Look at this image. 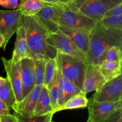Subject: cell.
I'll use <instances>...</instances> for the list:
<instances>
[{"label": "cell", "instance_id": "1", "mask_svg": "<svg viewBox=\"0 0 122 122\" xmlns=\"http://www.w3.org/2000/svg\"><path fill=\"white\" fill-rule=\"evenodd\" d=\"M113 46L122 48V29L105 28L97 22L89 32V50L86 56V64L99 65L102 56Z\"/></svg>", "mask_w": 122, "mask_h": 122}, {"label": "cell", "instance_id": "2", "mask_svg": "<svg viewBox=\"0 0 122 122\" xmlns=\"http://www.w3.org/2000/svg\"><path fill=\"white\" fill-rule=\"evenodd\" d=\"M23 23L30 58L33 60L55 58L57 50L46 43V37L49 32L36 17L24 16Z\"/></svg>", "mask_w": 122, "mask_h": 122}, {"label": "cell", "instance_id": "3", "mask_svg": "<svg viewBox=\"0 0 122 122\" xmlns=\"http://www.w3.org/2000/svg\"><path fill=\"white\" fill-rule=\"evenodd\" d=\"M57 67L62 76L82 89L86 62L77 57L63 54L57 51Z\"/></svg>", "mask_w": 122, "mask_h": 122}, {"label": "cell", "instance_id": "4", "mask_svg": "<svg viewBox=\"0 0 122 122\" xmlns=\"http://www.w3.org/2000/svg\"><path fill=\"white\" fill-rule=\"evenodd\" d=\"M87 122H105L113 113L122 110V100L117 101L97 102L88 101Z\"/></svg>", "mask_w": 122, "mask_h": 122}, {"label": "cell", "instance_id": "5", "mask_svg": "<svg viewBox=\"0 0 122 122\" xmlns=\"http://www.w3.org/2000/svg\"><path fill=\"white\" fill-rule=\"evenodd\" d=\"M46 43L60 53L75 56L86 61V55L67 35L60 30L54 33H49L46 37Z\"/></svg>", "mask_w": 122, "mask_h": 122}, {"label": "cell", "instance_id": "6", "mask_svg": "<svg viewBox=\"0 0 122 122\" xmlns=\"http://www.w3.org/2000/svg\"><path fill=\"white\" fill-rule=\"evenodd\" d=\"M96 23V21L79 11L62 8L59 17L60 26L90 32Z\"/></svg>", "mask_w": 122, "mask_h": 122}, {"label": "cell", "instance_id": "7", "mask_svg": "<svg viewBox=\"0 0 122 122\" xmlns=\"http://www.w3.org/2000/svg\"><path fill=\"white\" fill-rule=\"evenodd\" d=\"M23 15L19 8L13 10H0V33L5 38L3 50L13 35L16 32L18 27L22 23Z\"/></svg>", "mask_w": 122, "mask_h": 122}, {"label": "cell", "instance_id": "8", "mask_svg": "<svg viewBox=\"0 0 122 122\" xmlns=\"http://www.w3.org/2000/svg\"><path fill=\"white\" fill-rule=\"evenodd\" d=\"M62 8L58 4L46 3L35 16L49 33L59 30V17Z\"/></svg>", "mask_w": 122, "mask_h": 122}, {"label": "cell", "instance_id": "9", "mask_svg": "<svg viewBox=\"0 0 122 122\" xmlns=\"http://www.w3.org/2000/svg\"><path fill=\"white\" fill-rule=\"evenodd\" d=\"M91 100L97 102L122 100V75L106 82L95 91Z\"/></svg>", "mask_w": 122, "mask_h": 122}, {"label": "cell", "instance_id": "10", "mask_svg": "<svg viewBox=\"0 0 122 122\" xmlns=\"http://www.w3.org/2000/svg\"><path fill=\"white\" fill-rule=\"evenodd\" d=\"M120 3L122 0H86L79 11L97 22L108 10Z\"/></svg>", "mask_w": 122, "mask_h": 122}, {"label": "cell", "instance_id": "11", "mask_svg": "<svg viewBox=\"0 0 122 122\" xmlns=\"http://www.w3.org/2000/svg\"><path fill=\"white\" fill-rule=\"evenodd\" d=\"M42 85H36L32 91L19 102H14L11 106L14 114L17 117H28L32 114Z\"/></svg>", "mask_w": 122, "mask_h": 122}, {"label": "cell", "instance_id": "12", "mask_svg": "<svg viewBox=\"0 0 122 122\" xmlns=\"http://www.w3.org/2000/svg\"><path fill=\"white\" fill-rule=\"evenodd\" d=\"M5 71L7 74L6 78L9 81L15 97V102H19L22 100V85L20 72L19 63H13L11 60H7L4 57L1 58Z\"/></svg>", "mask_w": 122, "mask_h": 122}, {"label": "cell", "instance_id": "13", "mask_svg": "<svg viewBox=\"0 0 122 122\" xmlns=\"http://www.w3.org/2000/svg\"><path fill=\"white\" fill-rule=\"evenodd\" d=\"M106 82L99 68V65L87 64L81 92L86 95L96 91Z\"/></svg>", "mask_w": 122, "mask_h": 122}, {"label": "cell", "instance_id": "14", "mask_svg": "<svg viewBox=\"0 0 122 122\" xmlns=\"http://www.w3.org/2000/svg\"><path fill=\"white\" fill-rule=\"evenodd\" d=\"M15 33L16 38L14 44V48L12 54V57L10 59L14 64L19 63L21 60L25 58H30L26 38V29L23 23V18L22 23L18 27Z\"/></svg>", "mask_w": 122, "mask_h": 122}, {"label": "cell", "instance_id": "15", "mask_svg": "<svg viewBox=\"0 0 122 122\" xmlns=\"http://www.w3.org/2000/svg\"><path fill=\"white\" fill-rule=\"evenodd\" d=\"M33 61L32 58H25L19 62L20 72L22 85V99L24 98L35 86L33 77Z\"/></svg>", "mask_w": 122, "mask_h": 122}, {"label": "cell", "instance_id": "16", "mask_svg": "<svg viewBox=\"0 0 122 122\" xmlns=\"http://www.w3.org/2000/svg\"><path fill=\"white\" fill-rule=\"evenodd\" d=\"M59 30L67 35L77 48L86 56L89 50V32L60 26Z\"/></svg>", "mask_w": 122, "mask_h": 122}, {"label": "cell", "instance_id": "17", "mask_svg": "<svg viewBox=\"0 0 122 122\" xmlns=\"http://www.w3.org/2000/svg\"><path fill=\"white\" fill-rule=\"evenodd\" d=\"M49 113H52L53 114L50 93L47 87L43 85L41 92L31 116L42 115Z\"/></svg>", "mask_w": 122, "mask_h": 122}, {"label": "cell", "instance_id": "18", "mask_svg": "<svg viewBox=\"0 0 122 122\" xmlns=\"http://www.w3.org/2000/svg\"><path fill=\"white\" fill-rule=\"evenodd\" d=\"M58 83H59L60 89L61 93V98L60 102V106H61L67 100L76 94L82 92L81 91L74 85L72 82L68 81L62 76L60 71L58 69Z\"/></svg>", "mask_w": 122, "mask_h": 122}, {"label": "cell", "instance_id": "19", "mask_svg": "<svg viewBox=\"0 0 122 122\" xmlns=\"http://www.w3.org/2000/svg\"><path fill=\"white\" fill-rule=\"evenodd\" d=\"M122 63L116 61L104 60L99 64V68L106 82L122 74Z\"/></svg>", "mask_w": 122, "mask_h": 122}, {"label": "cell", "instance_id": "20", "mask_svg": "<svg viewBox=\"0 0 122 122\" xmlns=\"http://www.w3.org/2000/svg\"><path fill=\"white\" fill-rule=\"evenodd\" d=\"M88 99L86 98V94L83 92H80L67 100L64 104L55 110L54 113H58L60 111L67 110L78 109L87 107L88 104Z\"/></svg>", "mask_w": 122, "mask_h": 122}, {"label": "cell", "instance_id": "21", "mask_svg": "<svg viewBox=\"0 0 122 122\" xmlns=\"http://www.w3.org/2000/svg\"><path fill=\"white\" fill-rule=\"evenodd\" d=\"M45 3L43 0H20L18 8L23 16H33L39 11Z\"/></svg>", "mask_w": 122, "mask_h": 122}, {"label": "cell", "instance_id": "22", "mask_svg": "<svg viewBox=\"0 0 122 122\" xmlns=\"http://www.w3.org/2000/svg\"><path fill=\"white\" fill-rule=\"evenodd\" d=\"M50 93V100H51V107L52 108V113H54L55 110L57 109L60 106L61 98V93L60 89L59 83H58V67L57 72L55 75L52 83L48 89Z\"/></svg>", "mask_w": 122, "mask_h": 122}, {"label": "cell", "instance_id": "23", "mask_svg": "<svg viewBox=\"0 0 122 122\" xmlns=\"http://www.w3.org/2000/svg\"><path fill=\"white\" fill-rule=\"evenodd\" d=\"M46 59L38 58L33 61V77L35 86L44 85Z\"/></svg>", "mask_w": 122, "mask_h": 122}, {"label": "cell", "instance_id": "24", "mask_svg": "<svg viewBox=\"0 0 122 122\" xmlns=\"http://www.w3.org/2000/svg\"><path fill=\"white\" fill-rule=\"evenodd\" d=\"M57 70V63L56 57L46 59L44 85L47 87L48 89L52 84Z\"/></svg>", "mask_w": 122, "mask_h": 122}, {"label": "cell", "instance_id": "25", "mask_svg": "<svg viewBox=\"0 0 122 122\" xmlns=\"http://www.w3.org/2000/svg\"><path fill=\"white\" fill-rule=\"evenodd\" d=\"M0 98L10 110L13 104L15 102L14 92L7 79L5 83L0 88Z\"/></svg>", "mask_w": 122, "mask_h": 122}, {"label": "cell", "instance_id": "26", "mask_svg": "<svg viewBox=\"0 0 122 122\" xmlns=\"http://www.w3.org/2000/svg\"><path fill=\"white\" fill-rule=\"evenodd\" d=\"M97 22L105 28L122 29V15L103 17Z\"/></svg>", "mask_w": 122, "mask_h": 122}, {"label": "cell", "instance_id": "27", "mask_svg": "<svg viewBox=\"0 0 122 122\" xmlns=\"http://www.w3.org/2000/svg\"><path fill=\"white\" fill-rule=\"evenodd\" d=\"M104 60L116 61L122 63V48L117 46H113L110 48L101 57L100 64Z\"/></svg>", "mask_w": 122, "mask_h": 122}, {"label": "cell", "instance_id": "28", "mask_svg": "<svg viewBox=\"0 0 122 122\" xmlns=\"http://www.w3.org/2000/svg\"><path fill=\"white\" fill-rule=\"evenodd\" d=\"M54 114L52 113L38 116H30L28 117H17L19 122H50Z\"/></svg>", "mask_w": 122, "mask_h": 122}, {"label": "cell", "instance_id": "29", "mask_svg": "<svg viewBox=\"0 0 122 122\" xmlns=\"http://www.w3.org/2000/svg\"><path fill=\"white\" fill-rule=\"evenodd\" d=\"M122 15V3L119 4L112 8H110L105 13L103 17L115 16V15Z\"/></svg>", "mask_w": 122, "mask_h": 122}, {"label": "cell", "instance_id": "30", "mask_svg": "<svg viewBox=\"0 0 122 122\" xmlns=\"http://www.w3.org/2000/svg\"><path fill=\"white\" fill-rule=\"evenodd\" d=\"M0 5L4 8L16 9L19 7V0H0Z\"/></svg>", "mask_w": 122, "mask_h": 122}, {"label": "cell", "instance_id": "31", "mask_svg": "<svg viewBox=\"0 0 122 122\" xmlns=\"http://www.w3.org/2000/svg\"><path fill=\"white\" fill-rule=\"evenodd\" d=\"M105 122H122V110L113 113Z\"/></svg>", "mask_w": 122, "mask_h": 122}, {"label": "cell", "instance_id": "32", "mask_svg": "<svg viewBox=\"0 0 122 122\" xmlns=\"http://www.w3.org/2000/svg\"><path fill=\"white\" fill-rule=\"evenodd\" d=\"M0 122H19V120L14 114L9 113L0 117Z\"/></svg>", "mask_w": 122, "mask_h": 122}, {"label": "cell", "instance_id": "33", "mask_svg": "<svg viewBox=\"0 0 122 122\" xmlns=\"http://www.w3.org/2000/svg\"><path fill=\"white\" fill-rule=\"evenodd\" d=\"M10 110L7 107L5 104L0 98V117L5 114H9Z\"/></svg>", "mask_w": 122, "mask_h": 122}, {"label": "cell", "instance_id": "34", "mask_svg": "<svg viewBox=\"0 0 122 122\" xmlns=\"http://www.w3.org/2000/svg\"><path fill=\"white\" fill-rule=\"evenodd\" d=\"M45 2L51 4H67L70 2L72 0H43Z\"/></svg>", "mask_w": 122, "mask_h": 122}, {"label": "cell", "instance_id": "35", "mask_svg": "<svg viewBox=\"0 0 122 122\" xmlns=\"http://www.w3.org/2000/svg\"><path fill=\"white\" fill-rule=\"evenodd\" d=\"M5 38L3 36V35L0 33V48H3L5 44Z\"/></svg>", "mask_w": 122, "mask_h": 122}, {"label": "cell", "instance_id": "36", "mask_svg": "<svg viewBox=\"0 0 122 122\" xmlns=\"http://www.w3.org/2000/svg\"><path fill=\"white\" fill-rule=\"evenodd\" d=\"M6 81H7V78H4V77L0 76V88L5 83Z\"/></svg>", "mask_w": 122, "mask_h": 122}]
</instances>
